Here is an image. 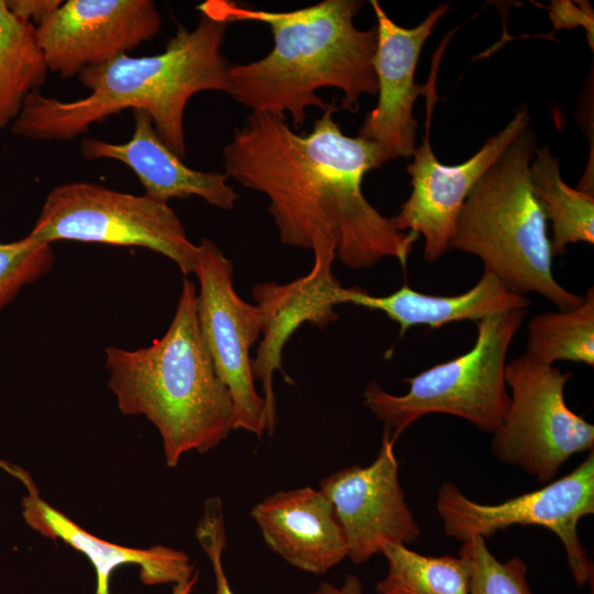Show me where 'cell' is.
Masks as SVG:
<instances>
[{
    "instance_id": "7a4b0ae2",
    "label": "cell",
    "mask_w": 594,
    "mask_h": 594,
    "mask_svg": "<svg viewBox=\"0 0 594 594\" xmlns=\"http://www.w3.org/2000/svg\"><path fill=\"white\" fill-rule=\"evenodd\" d=\"M364 1L323 0L285 12L257 10L229 0H208L197 9L227 23L267 24L274 45L261 59L229 68V95L257 113L290 116L299 130L307 109L324 110L317 92L324 87L343 94L341 108L356 113L362 95L377 94L374 55L377 30H359L353 21Z\"/></svg>"
},
{
    "instance_id": "4316f807",
    "label": "cell",
    "mask_w": 594,
    "mask_h": 594,
    "mask_svg": "<svg viewBox=\"0 0 594 594\" xmlns=\"http://www.w3.org/2000/svg\"><path fill=\"white\" fill-rule=\"evenodd\" d=\"M62 2L61 0H7L9 9L14 14L35 25Z\"/></svg>"
},
{
    "instance_id": "8fae6325",
    "label": "cell",
    "mask_w": 594,
    "mask_h": 594,
    "mask_svg": "<svg viewBox=\"0 0 594 594\" xmlns=\"http://www.w3.org/2000/svg\"><path fill=\"white\" fill-rule=\"evenodd\" d=\"M199 282L197 317L215 369L229 389L235 429L257 437L266 430L265 402L254 384L250 349L262 332L256 306L235 292L233 265L218 245L202 239L194 273Z\"/></svg>"
},
{
    "instance_id": "d6986e66",
    "label": "cell",
    "mask_w": 594,
    "mask_h": 594,
    "mask_svg": "<svg viewBox=\"0 0 594 594\" xmlns=\"http://www.w3.org/2000/svg\"><path fill=\"white\" fill-rule=\"evenodd\" d=\"M344 304L380 310L397 322L403 336L409 328H439L451 322L479 320L498 312L527 309L530 300L508 290L499 279L484 272L468 292L442 296L417 292L408 285L385 296H372L359 287L345 288Z\"/></svg>"
},
{
    "instance_id": "6da1fadb",
    "label": "cell",
    "mask_w": 594,
    "mask_h": 594,
    "mask_svg": "<svg viewBox=\"0 0 594 594\" xmlns=\"http://www.w3.org/2000/svg\"><path fill=\"white\" fill-rule=\"evenodd\" d=\"M338 110L329 102L302 134L286 118L250 113L223 148L224 174L268 198L285 245L333 252L353 270L384 257L405 267L419 237L395 229L362 191L363 177L389 160L378 143L345 135Z\"/></svg>"
},
{
    "instance_id": "d4e9b609",
    "label": "cell",
    "mask_w": 594,
    "mask_h": 594,
    "mask_svg": "<svg viewBox=\"0 0 594 594\" xmlns=\"http://www.w3.org/2000/svg\"><path fill=\"white\" fill-rule=\"evenodd\" d=\"M54 258L52 244L36 242L28 235L0 242V311L25 285L48 273Z\"/></svg>"
},
{
    "instance_id": "5b68a950",
    "label": "cell",
    "mask_w": 594,
    "mask_h": 594,
    "mask_svg": "<svg viewBox=\"0 0 594 594\" xmlns=\"http://www.w3.org/2000/svg\"><path fill=\"white\" fill-rule=\"evenodd\" d=\"M535 135L527 128L480 178L459 215L450 250L477 256L512 293H537L559 310L584 300L557 282L548 221L530 184Z\"/></svg>"
},
{
    "instance_id": "ba28073f",
    "label": "cell",
    "mask_w": 594,
    "mask_h": 594,
    "mask_svg": "<svg viewBox=\"0 0 594 594\" xmlns=\"http://www.w3.org/2000/svg\"><path fill=\"white\" fill-rule=\"evenodd\" d=\"M571 376L527 353L505 367L509 407L503 425L493 433L492 452L543 485L554 480L570 457L594 447V426L570 409L564 399V386Z\"/></svg>"
},
{
    "instance_id": "cb8c5ba5",
    "label": "cell",
    "mask_w": 594,
    "mask_h": 594,
    "mask_svg": "<svg viewBox=\"0 0 594 594\" xmlns=\"http://www.w3.org/2000/svg\"><path fill=\"white\" fill-rule=\"evenodd\" d=\"M459 554L469 562V594H532L526 580L527 565L520 557L501 562L480 536L462 542Z\"/></svg>"
},
{
    "instance_id": "f1b7e54d",
    "label": "cell",
    "mask_w": 594,
    "mask_h": 594,
    "mask_svg": "<svg viewBox=\"0 0 594 594\" xmlns=\"http://www.w3.org/2000/svg\"><path fill=\"white\" fill-rule=\"evenodd\" d=\"M197 580L198 574L195 573L189 580L175 584L172 594H190Z\"/></svg>"
},
{
    "instance_id": "3957f363",
    "label": "cell",
    "mask_w": 594,
    "mask_h": 594,
    "mask_svg": "<svg viewBox=\"0 0 594 594\" xmlns=\"http://www.w3.org/2000/svg\"><path fill=\"white\" fill-rule=\"evenodd\" d=\"M229 23L200 12L193 30L178 26L155 55H120L79 75L89 91L63 101L34 91L11 124L13 134L32 140L66 141L127 109L145 111L162 141L186 157L184 114L189 99L202 91L229 94L230 64L221 46Z\"/></svg>"
},
{
    "instance_id": "7402d4cb",
    "label": "cell",
    "mask_w": 594,
    "mask_h": 594,
    "mask_svg": "<svg viewBox=\"0 0 594 594\" xmlns=\"http://www.w3.org/2000/svg\"><path fill=\"white\" fill-rule=\"evenodd\" d=\"M527 351L530 356L553 365L570 361L594 365V288L581 305L570 310L549 311L529 320Z\"/></svg>"
},
{
    "instance_id": "ffe728a7",
    "label": "cell",
    "mask_w": 594,
    "mask_h": 594,
    "mask_svg": "<svg viewBox=\"0 0 594 594\" xmlns=\"http://www.w3.org/2000/svg\"><path fill=\"white\" fill-rule=\"evenodd\" d=\"M529 175L532 193L547 221L551 222L553 256L562 255L571 243H594V197L568 186L560 174L559 160L547 145L536 148Z\"/></svg>"
},
{
    "instance_id": "30bf717a",
    "label": "cell",
    "mask_w": 594,
    "mask_h": 594,
    "mask_svg": "<svg viewBox=\"0 0 594 594\" xmlns=\"http://www.w3.org/2000/svg\"><path fill=\"white\" fill-rule=\"evenodd\" d=\"M447 35L436 50L424 96L426 97V132L407 166L411 193L397 215L389 218L395 229L422 235L424 257L432 263L450 250L457 221L472 188L530 122L526 105L520 106L505 128L492 135L468 161L458 165L439 162L430 144V124L438 101L436 79Z\"/></svg>"
},
{
    "instance_id": "277c9868",
    "label": "cell",
    "mask_w": 594,
    "mask_h": 594,
    "mask_svg": "<svg viewBox=\"0 0 594 594\" xmlns=\"http://www.w3.org/2000/svg\"><path fill=\"white\" fill-rule=\"evenodd\" d=\"M106 369L120 411L143 415L157 428L170 468L235 430L233 403L202 339L197 292L187 277L165 334L136 350L107 348Z\"/></svg>"
},
{
    "instance_id": "5bb4252c",
    "label": "cell",
    "mask_w": 594,
    "mask_h": 594,
    "mask_svg": "<svg viewBox=\"0 0 594 594\" xmlns=\"http://www.w3.org/2000/svg\"><path fill=\"white\" fill-rule=\"evenodd\" d=\"M376 16L377 46L374 69L378 100L365 117L358 136L378 143L388 160L410 157L416 150L418 122L414 117L417 97L426 91L415 81L422 46L437 21L449 10L440 4L415 28L396 24L376 0H371Z\"/></svg>"
},
{
    "instance_id": "7c38bea8",
    "label": "cell",
    "mask_w": 594,
    "mask_h": 594,
    "mask_svg": "<svg viewBox=\"0 0 594 594\" xmlns=\"http://www.w3.org/2000/svg\"><path fill=\"white\" fill-rule=\"evenodd\" d=\"M161 24L152 0H67L36 24V35L48 72L72 78L152 40Z\"/></svg>"
},
{
    "instance_id": "e0dca14e",
    "label": "cell",
    "mask_w": 594,
    "mask_h": 594,
    "mask_svg": "<svg viewBox=\"0 0 594 594\" xmlns=\"http://www.w3.org/2000/svg\"><path fill=\"white\" fill-rule=\"evenodd\" d=\"M134 130L124 143L86 138L80 151L87 160H114L128 166L144 187V195L156 201L197 196L207 204L231 210L239 195L224 173L188 167L158 136L151 117L133 110Z\"/></svg>"
},
{
    "instance_id": "603a6c76",
    "label": "cell",
    "mask_w": 594,
    "mask_h": 594,
    "mask_svg": "<svg viewBox=\"0 0 594 594\" xmlns=\"http://www.w3.org/2000/svg\"><path fill=\"white\" fill-rule=\"evenodd\" d=\"M382 554L388 569L378 594H469L470 568L461 554L429 557L404 544H388Z\"/></svg>"
},
{
    "instance_id": "52a82bcc",
    "label": "cell",
    "mask_w": 594,
    "mask_h": 594,
    "mask_svg": "<svg viewBox=\"0 0 594 594\" xmlns=\"http://www.w3.org/2000/svg\"><path fill=\"white\" fill-rule=\"evenodd\" d=\"M28 237L36 242L76 241L141 246L194 274L198 245L169 204L87 182L53 188Z\"/></svg>"
},
{
    "instance_id": "ac0fdd59",
    "label": "cell",
    "mask_w": 594,
    "mask_h": 594,
    "mask_svg": "<svg viewBox=\"0 0 594 594\" xmlns=\"http://www.w3.org/2000/svg\"><path fill=\"white\" fill-rule=\"evenodd\" d=\"M1 468L29 491L22 499L26 524L42 536L61 539L88 558L97 576L95 594H110L112 573L124 564L139 565L140 579L146 585H175L194 575V565L186 553L161 544L147 549L128 548L98 538L42 499L29 473L4 463Z\"/></svg>"
},
{
    "instance_id": "44dd1931",
    "label": "cell",
    "mask_w": 594,
    "mask_h": 594,
    "mask_svg": "<svg viewBox=\"0 0 594 594\" xmlns=\"http://www.w3.org/2000/svg\"><path fill=\"white\" fill-rule=\"evenodd\" d=\"M47 73L36 25L14 14L7 0H0V128L13 123Z\"/></svg>"
},
{
    "instance_id": "83f0119b",
    "label": "cell",
    "mask_w": 594,
    "mask_h": 594,
    "mask_svg": "<svg viewBox=\"0 0 594 594\" xmlns=\"http://www.w3.org/2000/svg\"><path fill=\"white\" fill-rule=\"evenodd\" d=\"M310 594H362V584L358 576L349 574L342 586L323 582L317 591Z\"/></svg>"
},
{
    "instance_id": "484cf974",
    "label": "cell",
    "mask_w": 594,
    "mask_h": 594,
    "mask_svg": "<svg viewBox=\"0 0 594 594\" xmlns=\"http://www.w3.org/2000/svg\"><path fill=\"white\" fill-rule=\"evenodd\" d=\"M196 537L212 565L216 594H234L222 565V553L227 547V532L219 497L205 502L204 515L198 524Z\"/></svg>"
},
{
    "instance_id": "9c48e42d",
    "label": "cell",
    "mask_w": 594,
    "mask_h": 594,
    "mask_svg": "<svg viewBox=\"0 0 594 594\" xmlns=\"http://www.w3.org/2000/svg\"><path fill=\"white\" fill-rule=\"evenodd\" d=\"M437 510L446 535L461 542L490 538L514 525L547 528L562 542L576 584L593 583V563L578 534L579 521L594 513L593 450L566 475L499 504L474 502L446 482L438 492Z\"/></svg>"
},
{
    "instance_id": "2e32d148",
    "label": "cell",
    "mask_w": 594,
    "mask_h": 594,
    "mask_svg": "<svg viewBox=\"0 0 594 594\" xmlns=\"http://www.w3.org/2000/svg\"><path fill=\"white\" fill-rule=\"evenodd\" d=\"M266 544L289 564L323 574L348 557L345 536L330 501L319 491H279L253 506Z\"/></svg>"
},
{
    "instance_id": "4fadbf2b",
    "label": "cell",
    "mask_w": 594,
    "mask_h": 594,
    "mask_svg": "<svg viewBox=\"0 0 594 594\" xmlns=\"http://www.w3.org/2000/svg\"><path fill=\"white\" fill-rule=\"evenodd\" d=\"M394 443L385 428L380 451L371 464L345 466L319 484V491L336 509L348 557L355 564L382 553L388 544L406 546L421 535L399 484Z\"/></svg>"
},
{
    "instance_id": "8992f818",
    "label": "cell",
    "mask_w": 594,
    "mask_h": 594,
    "mask_svg": "<svg viewBox=\"0 0 594 594\" xmlns=\"http://www.w3.org/2000/svg\"><path fill=\"white\" fill-rule=\"evenodd\" d=\"M527 310L515 309L476 322L477 334L465 353L404 380V395L385 392L376 382L364 391V405L385 424L396 441L413 422L429 414H448L495 433L509 407L505 367L509 345Z\"/></svg>"
},
{
    "instance_id": "9a60e30c",
    "label": "cell",
    "mask_w": 594,
    "mask_h": 594,
    "mask_svg": "<svg viewBox=\"0 0 594 594\" xmlns=\"http://www.w3.org/2000/svg\"><path fill=\"white\" fill-rule=\"evenodd\" d=\"M310 272L287 284L261 283L252 288L262 319V341L252 370L254 380L263 386L266 431L276 426V398L273 388L274 372L282 371V351L290 336L302 323L320 328L338 319L334 306L344 304L345 287L332 274L333 252L314 253Z\"/></svg>"
}]
</instances>
